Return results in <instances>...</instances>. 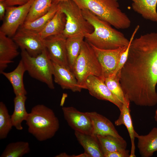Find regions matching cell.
I'll return each mask as SVG.
<instances>
[{
    "instance_id": "6da1fadb",
    "label": "cell",
    "mask_w": 157,
    "mask_h": 157,
    "mask_svg": "<svg viewBox=\"0 0 157 157\" xmlns=\"http://www.w3.org/2000/svg\"><path fill=\"white\" fill-rule=\"evenodd\" d=\"M119 83L125 96L136 105L157 104V32L141 35L132 41Z\"/></svg>"
},
{
    "instance_id": "7a4b0ae2",
    "label": "cell",
    "mask_w": 157,
    "mask_h": 157,
    "mask_svg": "<svg viewBox=\"0 0 157 157\" xmlns=\"http://www.w3.org/2000/svg\"><path fill=\"white\" fill-rule=\"evenodd\" d=\"M81 10L84 17L94 28L92 33L85 35L89 44L104 49H115L128 45L129 40L122 33L88 10Z\"/></svg>"
},
{
    "instance_id": "3957f363",
    "label": "cell",
    "mask_w": 157,
    "mask_h": 157,
    "mask_svg": "<svg viewBox=\"0 0 157 157\" xmlns=\"http://www.w3.org/2000/svg\"><path fill=\"white\" fill-rule=\"evenodd\" d=\"M81 9H86L117 29L129 28L131 22L119 8L117 0H73Z\"/></svg>"
},
{
    "instance_id": "277c9868",
    "label": "cell",
    "mask_w": 157,
    "mask_h": 157,
    "mask_svg": "<svg viewBox=\"0 0 157 157\" xmlns=\"http://www.w3.org/2000/svg\"><path fill=\"white\" fill-rule=\"evenodd\" d=\"M26 121L28 132L40 141L53 138L59 128V120L53 110L43 104L33 107Z\"/></svg>"
},
{
    "instance_id": "5b68a950",
    "label": "cell",
    "mask_w": 157,
    "mask_h": 157,
    "mask_svg": "<svg viewBox=\"0 0 157 157\" xmlns=\"http://www.w3.org/2000/svg\"><path fill=\"white\" fill-rule=\"evenodd\" d=\"M21 60L30 76L45 83L50 89H54L53 65L46 48L36 56H31L24 49L21 50Z\"/></svg>"
},
{
    "instance_id": "8992f818",
    "label": "cell",
    "mask_w": 157,
    "mask_h": 157,
    "mask_svg": "<svg viewBox=\"0 0 157 157\" xmlns=\"http://www.w3.org/2000/svg\"><path fill=\"white\" fill-rule=\"evenodd\" d=\"M58 5L59 10L65 16L66 24L63 34L66 38L78 34L85 37L93 31V26L85 18L82 10L73 0L60 1Z\"/></svg>"
},
{
    "instance_id": "52a82bcc",
    "label": "cell",
    "mask_w": 157,
    "mask_h": 157,
    "mask_svg": "<svg viewBox=\"0 0 157 157\" xmlns=\"http://www.w3.org/2000/svg\"><path fill=\"white\" fill-rule=\"evenodd\" d=\"M72 72L79 85L86 89L87 77L92 75L101 77V68L93 49L86 41L83 42L80 53L76 60Z\"/></svg>"
},
{
    "instance_id": "ba28073f",
    "label": "cell",
    "mask_w": 157,
    "mask_h": 157,
    "mask_svg": "<svg viewBox=\"0 0 157 157\" xmlns=\"http://www.w3.org/2000/svg\"><path fill=\"white\" fill-rule=\"evenodd\" d=\"M35 0H30L26 3L17 7L7 6L0 32L9 37H13L25 22Z\"/></svg>"
},
{
    "instance_id": "9c48e42d",
    "label": "cell",
    "mask_w": 157,
    "mask_h": 157,
    "mask_svg": "<svg viewBox=\"0 0 157 157\" xmlns=\"http://www.w3.org/2000/svg\"><path fill=\"white\" fill-rule=\"evenodd\" d=\"M13 39L21 50H25L32 56L40 54L46 48L44 39L38 32L21 27Z\"/></svg>"
},
{
    "instance_id": "30bf717a",
    "label": "cell",
    "mask_w": 157,
    "mask_h": 157,
    "mask_svg": "<svg viewBox=\"0 0 157 157\" xmlns=\"http://www.w3.org/2000/svg\"><path fill=\"white\" fill-rule=\"evenodd\" d=\"M95 54L101 68V78L104 80L115 70L120 56L127 46L113 49H99L90 44Z\"/></svg>"
},
{
    "instance_id": "8fae6325",
    "label": "cell",
    "mask_w": 157,
    "mask_h": 157,
    "mask_svg": "<svg viewBox=\"0 0 157 157\" xmlns=\"http://www.w3.org/2000/svg\"><path fill=\"white\" fill-rule=\"evenodd\" d=\"M66 38L63 34L44 39L45 48L52 61L70 70L66 47Z\"/></svg>"
},
{
    "instance_id": "7c38bea8",
    "label": "cell",
    "mask_w": 157,
    "mask_h": 157,
    "mask_svg": "<svg viewBox=\"0 0 157 157\" xmlns=\"http://www.w3.org/2000/svg\"><path fill=\"white\" fill-rule=\"evenodd\" d=\"M64 118L68 125L74 131L92 134L93 126L89 116L72 106L62 108Z\"/></svg>"
},
{
    "instance_id": "4fadbf2b",
    "label": "cell",
    "mask_w": 157,
    "mask_h": 157,
    "mask_svg": "<svg viewBox=\"0 0 157 157\" xmlns=\"http://www.w3.org/2000/svg\"><path fill=\"white\" fill-rule=\"evenodd\" d=\"M85 86L92 96L99 100L108 101L116 106L120 111L121 110L123 104L113 94L101 77L89 76L86 80Z\"/></svg>"
},
{
    "instance_id": "5bb4252c",
    "label": "cell",
    "mask_w": 157,
    "mask_h": 157,
    "mask_svg": "<svg viewBox=\"0 0 157 157\" xmlns=\"http://www.w3.org/2000/svg\"><path fill=\"white\" fill-rule=\"evenodd\" d=\"M18 46L13 39L0 32V73L19 54Z\"/></svg>"
},
{
    "instance_id": "9a60e30c",
    "label": "cell",
    "mask_w": 157,
    "mask_h": 157,
    "mask_svg": "<svg viewBox=\"0 0 157 157\" xmlns=\"http://www.w3.org/2000/svg\"><path fill=\"white\" fill-rule=\"evenodd\" d=\"M54 81L63 89L80 92L83 89L78 84L74 73L70 70L53 62Z\"/></svg>"
},
{
    "instance_id": "2e32d148",
    "label": "cell",
    "mask_w": 157,
    "mask_h": 157,
    "mask_svg": "<svg viewBox=\"0 0 157 157\" xmlns=\"http://www.w3.org/2000/svg\"><path fill=\"white\" fill-rule=\"evenodd\" d=\"M91 119L93 126L92 134L96 135H110L122 138L108 119L96 112H86Z\"/></svg>"
},
{
    "instance_id": "e0dca14e",
    "label": "cell",
    "mask_w": 157,
    "mask_h": 157,
    "mask_svg": "<svg viewBox=\"0 0 157 157\" xmlns=\"http://www.w3.org/2000/svg\"><path fill=\"white\" fill-rule=\"evenodd\" d=\"M130 101L125 96V100L123 103L122 108L118 118L115 122L116 126L124 125L129 132L131 142V149L130 157H135V135L137 133L135 130L130 114Z\"/></svg>"
},
{
    "instance_id": "ac0fdd59",
    "label": "cell",
    "mask_w": 157,
    "mask_h": 157,
    "mask_svg": "<svg viewBox=\"0 0 157 157\" xmlns=\"http://www.w3.org/2000/svg\"><path fill=\"white\" fill-rule=\"evenodd\" d=\"M75 135L83 147L84 153L89 157H104L103 153L97 136L75 131Z\"/></svg>"
},
{
    "instance_id": "d6986e66",
    "label": "cell",
    "mask_w": 157,
    "mask_h": 157,
    "mask_svg": "<svg viewBox=\"0 0 157 157\" xmlns=\"http://www.w3.org/2000/svg\"><path fill=\"white\" fill-rule=\"evenodd\" d=\"M137 147L142 157H150L157 151V127H154L147 134L140 135L137 133Z\"/></svg>"
},
{
    "instance_id": "ffe728a7",
    "label": "cell",
    "mask_w": 157,
    "mask_h": 157,
    "mask_svg": "<svg viewBox=\"0 0 157 157\" xmlns=\"http://www.w3.org/2000/svg\"><path fill=\"white\" fill-rule=\"evenodd\" d=\"M26 71L23 62L21 60L13 71L9 72L4 71L1 74L7 79L11 84L15 96L27 94L23 82V76Z\"/></svg>"
},
{
    "instance_id": "44dd1931",
    "label": "cell",
    "mask_w": 157,
    "mask_h": 157,
    "mask_svg": "<svg viewBox=\"0 0 157 157\" xmlns=\"http://www.w3.org/2000/svg\"><path fill=\"white\" fill-rule=\"evenodd\" d=\"M66 21L65 14L58 9L44 28L38 33L44 39L50 36L62 34L65 28Z\"/></svg>"
},
{
    "instance_id": "7402d4cb",
    "label": "cell",
    "mask_w": 157,
    "mask_h": 157,
    "mask_svg": "<svg viewBox=\"0 0 157 157\" xmlns=\"http://www.w3.org/2000/svg\"><path fill=\"white\" fill-rule=\"evenodd\" d=\"M133 10L144 19L157 22V0H131Z\"/></svg>"
},
{
    "instance_id": "603a6c76",
    "label": "cell",
    "mask_w": 157,
    "mask_h": 157,
    "mask_svg": "<svg viewBox=\"0 0 157 157\" xmlns=\"http://www.w3.org/2000/svg\"><path fill=\"white\" fill-rule=\"evenodd\" d=\"M24 94L15 96L14 99V110L11 115L13 126L18 130L23 129L22 122L26 121L28 113L26 111L25 104L27 97Z\"/></svg>"
},
{
    "instance_id": "cb8c5ba5",
    "label": "cell",
    "mask_w": 157,
    "mask_h": 157,
    "mask_svg": "<svg viewBox=\"0 0 157 157\" xmlns=\"http://www.w3.org/2000/svg\"><path fill=\"white\" fill-rule=\"evenodd\" d=\"M84 38V35L78 34L66 38L65 44L67 59L69 67L72 71L80 53Z\"/></svg>"
},
{
    "instance_id": "d4e9b609",
    "label": "cell",
    "mask_w": 157,
    "mask_h": 157,
    "mask_svg": "<svg viewBox=\"0 0 157 157\" xmlns=\"http://www.w3.org/2000/svg\"><path fill=\"white\" fill-rule=\"evenodd\" d=\"M58 3H52L51 7L47 13L32 21L25 22L20 27L38 33L40 32L58 10Z\"/></svg>"
},
{
    "instance_id": "484cf974",
    "label": "cell",
    "mask_w": 157,
    "mask_h": 157,
    "mask_svg": "<svg viewBox=\"0 0 157 157\" xmlns=\"http://www.w3.org/2000/svg\"><path fill=\"white\" fill-rule=\"evenodd\" d=\"M97 136L103 152H113L126 149L127 143L123 138H117L110 135Z\"/></svg>"
},
{
    "instance_id": "4316f807",
    "label": "cell",
    "mask_w": 157,
    "mask_h": 157,
    "mask_svg": "<svg viewBox=\"0 0 157 157\" xmlns=\"http://www.w3.org/2000/svg\"><path fill=\"white\" fill-rule=\"evenodd\" d=\"M53 0H35L25 22L32 21L44 15L49 10Z\"/></svg>"
},
{
    "instance_id": "83f0119b",
    "label": "cell",
    "mask_w": 157,
    "mask_h": 157,
    "mask_svg": "<svg viewBox=\"0 0 157 157\" xmlns=\"http://www.w3.org/2000/svg\"><path fill=\"white\" fill-rule=\"evenodd\" d=\"M30 149L29 143L26 142L18 141L8 144L0 157H21L28 153Z\"/></svg>"
},
{
    "instance_id": "f1b7e54d",
    "label": "cell",
    "mask_w": 157,
    "mask_h": 157,
    "mask_svg": "<svg viewBox=\"0 0 157 157\" xmlns=\"http://www.w3.org/2000/svg\"><path fill=\"white\" fill-rule=\"evenodd\" d=\"M13 126L11 116L5 104L0 102V139L6 138Z\"/></svg>"
},
{
    "instance_id": "f546056e",
    "label": "cell",
    "mask_w": 157,
    "mask_h": 157,
    "mask_svg": "<svg viewBox=\"0 0 157 157\" xmlns=\"http://www.w3.org/2000/svg\"><path fill=\"white\" fill-rule=\"evenodd\" d=\"M104 81L108 89L116 98L122 104L125 96L119 83V75L110 76L105 78Z\"/></svg>"
},
{
    "instance_id": "4dcf8cb0",
    "label": "cell",
    "mask_w": 157,
    "mask_h": 157,
    "mask_svg": "<svg viewBox=\"0 0 157 157\" xmlns=\"http://www.w3.org/2000/svg\"><path fill=\"white\" fill-rule=\"evenodd\" d=\"M104 157H130L129 151L126 149L113 152L104 151Z\"/></svg>"
},
{
    "instance_id": "1f68e13d",
    "label": "cell",
    "mask_w": 157,
    "mask_h": 157,
    "mask_svg": "<svg viewBox=\"0 0 157 157\" xmlns=\"http://www.w3.org/2000/svg\"><path fill=\"white\" fill-rule=\"evenodd\" d=\"M3 1L7 6L24 5L30 0H0Z\"/></svg>"
},
{
    "instance_id": "d6a6232c",
    "label": "cell",
    "mask_w": 157,
    "mask_h": 157,
    "mask_svg": "<svg viewBox=\"0 0 157 157\" xmlns=\"http://www.w3.org/2000/svg\"><path fill=\"white\" fill-rule=\"evenodd\" d=\"M7 6L4 2L0 0V20H3L6 13V8Z\"/></svg>"
},
{
    "instance_id": "836d02e7",
    "label": "cell",
    "mask_w": 157,
    "mask_h": 157,
    "mask_svg": "<svg viewBox=\"0 0 157 157\" xmlns=\"http://www.w3.org/2000/svg\"><path fill=\"white\" fill-rule=\"evenodd\" d=\"M55 157H71V156L68 155L65 153H60L56 156Z\"/></svg>"
},
{
    "instance_id": "e575fe53",
    "label": "cell",
    "mask_w": 157,
    "mask_h": 157,
    "mask_svg": "<svg viewBox=\"0 0 157 157\" xmlns=\"http://www.w3.org/2000/svg\"><path fill=\"white\" fill-rule=\"evenodd\" d=\"M66 0H53V3H59V2L60 1H66Z\"/></svg>"
},
{
    "instance_id": "d590c367",
    "label": "cell",
    "mask_w": 157,
    "mask_h": 157,
    "mask_svg": "<svg viewBox=\"0 0 157 157\" xmlns=\"http://www.w3.org/2000/svg\"><path fill=\"white\" fill-rule=\"evenodd\" d=\"M154 118L155 121L157 123V109L156 110L155 112V114L154 116Z\"/></svg>"
}]
</instances>
